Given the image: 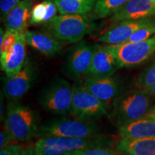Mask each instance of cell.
Instances as JSON below:
<instances>
[{
    "label": "cell",
    "mask_w": 155,
    "mask_h": 155,
    "mask_svg": "<svg viewBox=\"0 0 155 155\" xmlns=\"http://www.w3.org/2000/svg\"><path fill=\"white\" fill-rule=\"evenodd\" d=\"M154 19L155 17H150L114 22V25L101 35L98 41L112 45L125 43L136 31L150 24Z\"/></svg>",
    "instance_id": "8fae6325"
},
{
    "label": "cell",
    "mask_w": 155,
    "mask_h": 155,
    "mask_svg": "<svg viewBox=\"0 0 155 155\" xmlns=\"http://www.w3.org/2000/svg\"><path fill=\"white\" fill-rule=\"evenodd\" d=\"M152 97L147 88H137L121 94L112 102L108 119L119 128L144 117L151 111Z\"/></svg>",
    "instance_id": "6da1fadb"
},
{
    "label": "cell",
    "mask_w": 155,
    "mask_h": 155,
    "mask_svg": "<svg viewBox=\"0 0 155 155\" xmlns=\"http://www.w3.org/2000/svg\"><path fill=\"white\" fill-rule=\"evenodd\" d=\"M149 113H151V114H154V115H155V106L152 108V109H151V111L149 112Z\"/></svg>",
    "instance_id": "1f68e13d"
},
{
    "label": "cell",
    "mask_w": 155,
    "mask_h": 155,
    "mask_svg": "<svg viewBox=\"0 0 155 155\" xmlns=\"http://www.w3.org/2000/svg\"><path fill=\"white\" fill-rule=\"evenodd\" d=\"M26 35L25 32L19 34L16 43L10 52L0 55L1 68L7 77L16 75L26 63Z\"/></svg>",
    "instance_id": "5bb4252c"
},
{
    "label": "cell",
    "mask_w": 155,
    "mask_h": 155,
    "mask_svg": "<svg viewBox=\"0 0 155 155\" xmlns=\"http://www.w3.org/2000/svg\"><path fill=\"white\" fill-rule=\"evenodd\" d=\"M45 29L58 40L75 43L91 33L94 27L88 15H60L45 23Z\"/></svg>",
    "instance_id": "277c9868"
},
{
    "label": "cell",
    "mask_w": 155,
    "mask_h": 155,
    "mask_svg": "<svg viewBox=\"0 0 155 155\" xmlns=\"http://www.w3.org/2000/svg\"><path fill=\"white\" fill-rule=\"evenodd\" d=\"M18 144V141L9 134L4 127V129L0 133V149H2L9 145Z\"/></svg>",
    "instance_id": "4316f807"
},
{
    "label": "cell",
    "mask_w": 155,
    "mask_h": 155,
    "mask_svg": "<svg viewBox=\"0 0 155 155\" xmlns=\"http://www.w3.org/2000/svg\"><path fill=\"white\" fill-rule=\"evenodd\" d=\"M155 35V19L150 24L137 30L129 38L127 42H137L147 40Z\"/></svg>",
    "instance_id": "484cf974"
},
{
    "label": "cell",
    "mask_w": 155,
    "mask_h": 155,
    "mask_svg": "<svg viewBox=\"0 0 155 155\" xmlns=\"http://www.w3.org/2000/svg\"><path fill=\"white\" fill-rule=\"evenodd\" d=\"M148 92L152 95V96L155 97V84L153 85V86L149 87L148 88H147Z\"/></svg>",
    "instance_id": "4dcf8cb0"
},
{
    "label": "cell",
    "mask_w": 155,
    "mask_h": 155,
    "mask_svg": "<svg viewBox=\"0 0 155 155\" xmlns=\"http://www.w3.org/2000/svg\"><path fill=\"white\" fill-rule=\"evenodd\" d=\"M25 35L27 43L31 48L47 57H54L63 48L61 42L48 32L28 30Z\"/></svg>",
    "instance_id": "ac0fdd59"
},
{
    "label": "cell",
    "mask_w": 155,
    "mask_h": 155,
    "mask_svg": "<svg viewBox=\"0 0 155 155\" xmlns=\"http://www.w3.org/2000/svg\"><path fill=\"white\" fill-rule=\"evenodd\" d=\"M58 12V7L54 2L45 0L32 7L29 25L45 24L56 16Z\"/></svg>",
    "instance_id": "44dd1931"
},
{
    "label": "cell",
    "mask_w": 155,
    "mask_h": 155,
    "mask_svg": "<svg viewBox=\"0 0 155 155\" xmlns=\"http://www.w3.org/2000/svg\"><path fill=\"white\" fill-rule=\"evenodd\" d=\"M20 0H1L0 10L3 18L8 15V13L19 2Z\"/></svg>",
    "instance_id": "83f0119b"
},
{
    "label": "cell",
    "mask_w": 155,
    "mask_h": 155,
    "mask_svg": "<svg viewBox=\"0 0 155 155\" xmlns=\"http://www.w3.org/2000/svg\"><path fill=\"white\" fill-rule=\"evenodd\" d=\"M73 86L63 78H56L45 86L38 97L39 103L46 111L58 115L71 113Z\"/></svg>",
    "instance_id": "8992f818"
},
{
    "label": "cell",
    "mask_w": 155,
    "mask_h": 155,
    "mask_svg": "<svg viewBox=\"0 0 155 155\" xmlns=\"http://www.w3.org/2000/svg\"><path fill=\"white\" fill-rule=\"evenodd\" d=\"M155 15V5L152 0H129L111 15V22L138 19Z\"/></svg>",
    "instance_id": "9a60e30c"
},
{
    "label": "cell",
    "mask_w": 155,
    "mask_h": 155,
    "mask_svg": "<svg viewBox=\"0 0 155 155\" xmlns=\"http://www.w3.org/2000/svg\"><path fill=\"white\" fill-rule=\"evenodd\" d=\"M32 0H21L8 15L4 18V25L7 30L16 32H25L30 22L32 9Z\"/></svg>",
    "instance_id": "e0dca14e"
},
{
    "label": "cell",
    "mask_w": 155,
    "mask_h": 155,
    "mask_svg": "<svg viewBox=\"0 0 155 155\" xmlns=\"http://www.w3.org/2000/svg\"><path fill=\"white\" fill-rule=\"evenodd\" d=\"M124 155H125V154H124Z\"/></svg>",
    "instance_id": "836d02e7"
},
{
    "label": "cell",
    "mask_w": 155,
    "mask_h": 155,
    "mask_svg": "<svg viewBox=\"0 0 155 155\" xmlns=\"http://www.w3.org/2000/svg\"><path fill=\"white\" fill-rule=\"evenodd\" d=\"M116 149L125 155H155V137L121 138L116 143Z\"/></svg>",
    "instance_id": "d6986e66"
},
{
    "label": "cell",
    "mask_w": 155,
    "mask_h": 155,
    "mask_svg": "<svg viewBox=\"0 0 155 155\" xmlns=\"http://www.w3.org/2000/svg\"><path fill=\"white\" fill-rule=\"evenodd\" d=\"M38 77L35 65L27 60L24 67L12 77H7L4 84V93L8 99L16 101L28 93L33 86Z\"/></svg>",
    "instance_id": "30bf717a"
},
{
    "label": "cell",
    "mask_w": 155,
    "mask_h": 155,
    "mask_svg": "<svg viewBox=\"0 0 155 155\" xmlns=\"http://www.w3.org/2000/svg\"><path fill=\"white\" fill-rule=\"evenodd\" d=\"M23 147L19 144H14L1 149L0 155H21Z\"/></svg>",
    "instance_id": "f1b7e54d"
},
{
    "label": "cell",
    "mask_w": 155,
    "mask_h": 155,
    "mask_svg": "<svg viewBox=\"0 0 155 155\" xmlns=\"http://www.w3.org/2000/svg\"><path fill=\"white\" fill-rule=\"evenodd\" d=\"M155 84V60L139 75L136 81L137 88H148Z\"/></svg>",
    "instance_id": "603a6c76"
},
{
    "label": "cell",
    "mask_w": 155,
    "mask_h": 155,
    "mask_svg": "<svg viewBox=\"0 0 155 155\" xmlns=\"http://www.w3.org/2000/svg\"><path fill=\"white\" fill-rule=\"evenodd\" d=\"M60 15H87L93 10L98 0H52Z\"/></svg>",
    "instance_id": "ffe728a7"
},
{
    "label": "cell",
    "mask_w": 155,
    "mask_h": 155,
    "mask_svg": "<svg viewBox=\"0 0 155 155\" xmlns=\"http://www.w3.org/2000/svg\"><path fill=\"white\" fill-rule=\"evenodd\" d=\"M112 47L120 68L139 66L155 55V35L143 41L125 42Z\"/></svg>",
    "instance_id": "ba28073f"
},
{
    "label": "cell",
    "mask_w": 155,
    "mask_h": 155,
    "mask_svg": "<svg viewBox=\"0 0 155 155\" xmlns=\"http://www.w3.org/2000/svg\"><path fill=\"white\" fill-rule=\"evenodd\" d=\"M21 155H36L34 145H28V147L23 148Z\"/></svg>",
    "instance_id": "f546056e"
},
{
    "label": "cell",
    "mask_w": 155,
    "mask_h": 155,
    "mask_svg": "<svg viewBox=\"0 0 155 155\" xmlns=\"http://www.w3.org/2000/svg\"><path fill=\"white\" fill-rule=\"evenodd\" d=\"M152 2H153V3H154L155 5V0H152Z\"/></svg>",
    "instance_id": "d6a6232c"
},
{
    "label": "cell",
    "mask_w": 155,
    "mask_h": 155,
    "mask_svg": "<svg viewBox=\"0 0 155 155\" xmlns=\"http://www.w3.org/2000/svg\"><path fill=\"white\" fill-rule=\"evenodd\" d=\"M73 99L71 114L73 117L93 121L108 114L106 104L76 81L73 85Z\"/></svg>",
    "instance_id": "52a82bcc"
},
{
    "label": "cell",
    "mask_w": 155,
    "mask_h": 155,
    "mask_svg": "<svg viewBox=\"0 0 155 155\" xmlns=\"http://www.w3.org/2000/svg\"><path fill=\"white\" fill-rule=\"evenodd\" d=\"M118 68L119 64L111 45H97L88 77L113 76Z\"/></svg>",
    "instance_id": "7c38bea8"
},
{
    "label": "cell",
    "mask_w": 155,
    "mask_h": 155,
    "mask_svg": "<svg viewBox=\"0 0 155 155\" xmlns=\"http://www.w3.org/2000/svg\"><path fill=\"white\" fill-rule=\"evenodd\" d=\"M83 86L106 104L113 102L121 95V86L118 80L110 77H86L82 83Z\"/></svg>",
    "instance_id": "4fadbf2b"
},
{
    "label": "cell",
    "mask_w": 155,
    "mask_h": 155,
    "mask_svg": "<svg viewBox=\"0 0 155 155\" xmlns=\"http://www.w3.org/2000/svg\"><path fill=\"white\" fill-rule=\"evenodd\" d=\"M122 139L155 137V115L148 113L144 117L118 128Z\"/></svg>",
    "instance_id": "2e32d148"
},
{
    "label": "cell",
    "mask_w": 155,
    "mask_h": 155,
    "mask_svg": "<svg viewBox=\"0 0 155 155\" xmlns=\"http://www.w3.org/2000/svg\"><path fill=\"white\" fill-rule=\"evenodd\" d=\"M65 155H124L123 153L119 152L111 147H98L94 148H89L86 150L75 151L70 152Z\"/></svg>",
    "instance_id": "d4e9b609"
},
{
    "label": "cell",
    "mask_w": 155,
    "mask_h": 155,
    "mask_svg": "<svg viewBox=\"0 0 155 155\" xmlns=\"http://www.w3.org/2000/svg\"><path fill=\"white\" fill-rule=\"evenodd\" d=\"M129 0H98L94 8L88 17L91 20H96L111 16Z\"/></svg>",
    "instance_id": "7402d4cb"
},
{
    "label": "cell",
    "mask_w": 155,
    "mask_h": 155,
    "mask_svg": "<svg viewBox=\"0 0 155 155\" xmlns=\"http://www.w3.org/2000/svg\"><path fill=\"white\" fill-rule=\"evenodd\" d=\"M19 32L7 30L5 32L1 28V41H0V55L10 52L16 43Z\"/></svg>",
    "instance_id": "cb8c5ba5"
},
{
    "label": "cell",
    "mask_w": 155,
    "mask_h": 155,
    "mask_svg": "<svg viewBox=\"0 0 155 155\" xmlns=\"http://www.w3.org/2000/svg\"><path fill=\"white\" fill-rule=\"evenodd\" d=\"M38 116L29 106L11 101L7 105L5 128L18 142H28L36 137Z\"/></svg>",
    "instance_id": "3957f363"
},
{
    "label": "cell",
    "mask_w": 155,
    "mask_h": 155,
    "mask_svg": "<svg viewBox=\"0 0 155 155\" xmlns=\"http://www.w3.org/2000/svg\"><path fill=\"white\" fill-rule=\"evenodd\" d=\"M97 45L82 42L71 50L64 65L63 72L71 80L78 81L88 76Z\"/></svg>",
    "instance_id": "9c48e42d"
},
{
    "label": "cell",
    "mask_w": 155,
    "mask_h": 155,
    "mask_svg": "<svg viewBox=\"0 0 155 155\" xmlns=\"http://www.w3.org/2000/svg\"><path fill=\"white\" fill-rule=\"evenodd\" d=\"M113 139L103 136L90 138L51 137L39 138L35 143L36 155H65L75 151L98 147H111Z\"/></svg>",
    "instance_id": "7a4b0ae2"
},
{
    "label": "cell",
    "mask_w": 155,
    "mask_h": 155,
    "mask_svg": "<svg viewBox=\"0 0 155 155\" xmlns=\"http://www.w3.org/2000/svg\"><path fill=\"white\" fill-rule=\"evenodd\" d=\"M98 128L93 121L80 119L58 118L50 120L39 127L36 137H61L90 138L97 136Z\"/></svg>",
    "instance_id": "5b68a950"
}]
</instances>
